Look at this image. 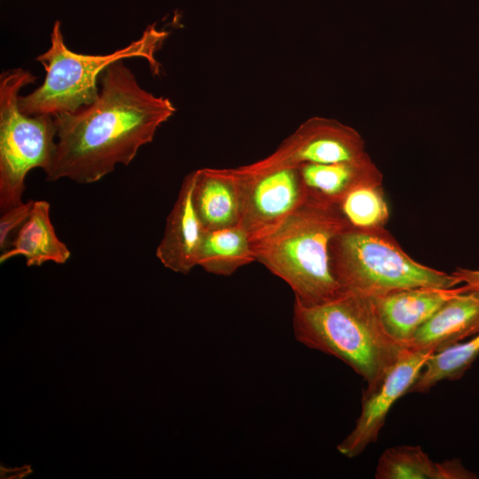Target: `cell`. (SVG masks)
<instances>
[{"label":"cell","instance_id":"7","mask_svg":"<svg viewBox=\"0 0 479 479\" xmlns=\"http://www.w3.org/2000/svg\"><path fill=\"white\" fill-rule=\"evenodd\" d=\"M369 156L361 135L334 119L311 117L285 138L270 155L238 167L245 174L299 167L305 163H334Z\"/></svg>","mask_w":479,"mask_h":479},{"label":"cell","instance_id":"12","mask_svg":"<svg viewBox=\"0 0 479 479\" xmlns=\"http://www.w3.org/2000/svg\"><path fill=\"white\" fill-rule=\"evenodd\" d=\"M192 200L204 231L240 224L242 188L234 168L196 169Z\"/></svg>","mask_w":479,"mask_h":479},{"label":"cell","instance_id":"20","mask_svg":"<svg viewBox=\"0 0 479 479\" xmlns=\"http://www.w3.org/2000/svg\"><path fill=\"white\" fill-rule=\"evenodd\" d=\"M34 202V200H29L3 212L0 218V249L3 252L10 246L8 239L11 232L21 226L28 218Z\"/></svg>","mask_w":479,"mask_h":479},{"label":"cell","instance_id":"3","mask_svg":"<svg viewBox=\"0 0 479 479\" xmlns=\"http://www.w3.org/2000/svg\"><path fill=\"white\" fill-rule=\"evenodd\" d=\"M349 226L337 205L308 195L277 229L252 242L255 260L283 279L301 302L329 301L343 292L331 270L330 243Z\"/></svg>","mask_w":479,"mask_h":479},{"label":"cell","instance_id":"15","mask_svg":"<svg viewBox=\"0 0 479 479\" xmlns=\"http://www.w3.org/2000/svg\"><path fill=\"white\" fill-rule=\"evenodd\" d=\"M22 255L27 266H40L46 262L65 263L71 253L56 235L50 219V204L45 200L34 202L27 221L20 226L10 247L0 255V263Z\"/></svg>","mask_w":479,"mask_h":479},{"label":"cell","instance_id":"2","mask_svg":"<svg viewBox=\"0 0 479 479\" xmlns=\"http://www.w3.org/2000/svg\"><path fill=\"white\" fill-rule=\"evenodd\" d=\"M293 329L299 342L339 358L363 377L366 392L409 349L387 334L371 298L349 292L316 304L294 298Z\"/></svg>","mask_w":479,"mask_h":479},{"label":"cell","instance_id":"4","mask_svg":"<svg viewBox=\"0 0 479 479\" xmlns=\"http://www.w3.org/2000/svg\"><path fill=\"white\" fill-rule=\"evenodd\" d=\"M169 33L149 25L142 35L112 53L86 55L69 50L64 42L61 22H54L49 49L36 57L45 70L43 83L31 93L19 97V107L27 115L73 113L92 104L98 97L97 83L102 72L112 63L143 58L153 75L161 66L155 58Z\"/></svg>","mask_w":479,"mask_h":479},{"label":"cell","instance_id":"17","mask_svg":"<svg viewBox=\"0 0 479 479\" xmlns=\"http://www.w3.org/2000/svg\"><path fill=\"white\" fill-rule=\"evenodd\" d=\"M255 261L252 240L240 224L204 232L197 265L206 271L217 276H231Z\"/></svg>","mask_w":479,"mask_h":479},{"label":"cell","instance_id":"1","mask_svg":"<svg viewBox=\"0 0 479 479\" xmlns=\"http://www.w3.org/2000/svg\"><path fill=\"white\" fill-rule=\"evenodd\" d=\"M122 60L102 72L98 97L92 104L53 116L56 149L45 172L47 181L100 180L117 164L129 165L176 113L169 98L143 89Z\"/></svg>","mask_w":479,"mask_h":479},{"label":"cell","instance_id":"18","mask_svg":"<svg viewBox=\"0 0 479 479\" xmlns=\"http://www.w3.org/2000/svg\"><path fill=\"white\" fill-rule=\"evenodd\" d=\"M479 356V333L427 359L410 392L425 393L442 381L460 379Z\"/></svg>","mask_w":479,"mask_h":479},{"label":"cell","instance_id":"16","mask_svg":"<svg viewBox=\"0 0 479 479\" xmlns=\"http://www.w3.org/2000/svg\"><path fill=\"white\" fill-rule=\"evenodd\" d=\"M376 479H474L476 475L459 459L433 461L420 446L386 449L379 458Z\"/></svg>","mask_w":479,"mask_h":479},{"label":"cell","instance_id":"9","mask_svg":"<svg viewBox=\"0 0 479 479\" xmlns=\"http://www.w3.org/2000/svg\"><path fill=\"white\" fill-rule=\"evenodd\" d=\"M430 350L408 349L371 391H364L361 412L354 428L337 445L338 452L352 459L377 441L393 404L411 388L421 373Z\"/></svg>","mask_w":479,"mask_h":479},{"label":"cell","instance_id":"21","mask_svg":"<svg viewBox=\"0 0 479 479\" xmlns=\"http://www.w3.org/2000/svg\"><path fill=\"white\" fill-rule=\"evenodd\" d=\"M452 274L469 289H479V270L457 268Z\"/></svg>","mask_w":479,"mask_h":479},{"label":"cell","instance_id":"11","mask_svg":"<svg viewBox=\"0 0 479 479\" xmlns=\"http://www.w3.org/2000/svg\"><path fill=\"white\" fill-rule=\"evenodd\" d=\"M195 170L184 178L174 206L167 217L156 256L168 269L187 274L197 266L204 229L194 208L192 193Z\"/></svg>","mask_w":479,"mask_h":479},{"label":"cell","instance_id":"6","mask_svg":"<svg viewBox=\"0 0 479 479\" xmlns=\"http://www.w3.org/2000/svg\"><path fill=\"white\" fill-rule=\"evenodd\" d=\"M35 76L20 67L0 75V209L22 204L27 173L50 169L56 149L53 115H27L19 107L21 89Z\"/></svg>","mask_w":479,"mask_h":479},{"label":"cell","instance_id":"19","mask_svg":"<svg viewBox=\"0 0 479 479\" xmlns=\"http://www.w3.org/2000/svg\"><path fill=\"white\" fill-rule=\"evenodd\" d=\"M352 228H384L389 219V208L382 184H369L350 191L337 205Z\"/></svg>","mask_w":479,"mask_h":479},{"label":"cell","instance_id":"10","mask_svg":"<svg viewBox=\"0 0 479 479\" xmlns=\"http://www.w3.org/2000/svg\"><path fill=\"white\" fill-rule=\"evenodd\" d=\"M469 289L412 287L371 298L375 313L387 334L409 348L416 331L449 299Z\"/></svg>","mask_w":479,"mask_h":479},{"label":"cell","instance_id":"5","mask_svg":"<svg viewBox=\"0 0 479 479\" xmlns=\"http://www.w3.org/2000/svg\"><path fill=\"white\" fill-rule=\"evenodd\" d=\"M329 256L342 290L368 298L405 288H452L460 284L453 274L409 256L385 227L349 226L332 240Z\"/></svg>","mask_w":479,"mask_h":479},{"label":"cell","instance_id":"13","mask_svg":"<svg viewBox=\"0 0 479 479\" xmlns=\"http://www.w3.org/2000/svg\"><path fill=\"white\" fill-rule=\"evenodd\" d=\"M479 333V289L449 299L414 334L409 348L442 351Z\"/></svg>","mask_w":479,"mask_h":479},{"label":"cell","instance_id":"14","mask_svg":"<svg viewBox=\"0 0 479 479\" xmlns=\"http://www.w3.org/2000/svg\"><path fill=\"white\" fill-rule=\"evenodd\" d=\"M298 169L308 195L334 205L359 185L383 181L370 156L334 163H305Z\"/></svg>","mask_w":479,"mask_h":479},{"label":"cell","instance_id":"8","mask_svg":"<svg viewBox=\"0 0 479 479\" xmlns=\"http://www.w3.org/2000/svg\"><path fill=\"white\" fill-rule=\"evenodd\" d=\"M242 188L240 225L252 242L277 229L307 200L298 167L245 174L234 168Z\"/></svg>","mask_w":479,"mask_h":479}]
</instances>
